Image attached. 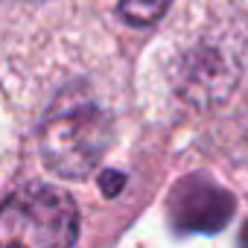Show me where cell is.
<instances>
[{
	"instance_id": "obj_4",
	"label": "cell",
	"mask_w": 248,
	"mask_h": 248,
	"mask_svg": "<svg viewBox=\"0 0 248 248\" xmlns=\"http://www.w3.org/2000/svg\"><path fill=\"white\" fill-rule=\"evenodd\" d=\"M172 0H120V15L135 27H149L155 24Z\"/></svg>"
},
{
	"instance_id": "obj_1",
	"label": "cell",
	"mask_w": 248,
	"mask_h": 248,
	"mask_svg": "<svg viewBox=\"0 0 248 248\" xmlns=\"http://www.w3.org/2000/svg\"><path fill=\"white\" fill-rule=\"evenodd\" d=\"M114 135L111 114L88 93L67 91L47 111L38 146L44 164L62 178L88 175L105 155Z\"/></svg>"
},
{
	"instance_id": "obj_3",
	"label": "cell",
	"mask_w": 248,
	"mask_h": 248,
	"mask_svg": "<svg viewBox=\"0 0 248 248\" xmlns=\"http://www.w3.org/2000/svg\"><path fill=\"white\" fill-rule=\"evenodd\" d=\"M233 213V196L202 175L178 181L170 193V219L181 233H216Z\"/></svg>"
},
{
	"instance_id": "obj_2",
	"label": "cell",
	"mask_w": 248,
	"mask_h": 248,
	"mask_svg": "<svg viewBox=\"0 0 248 248\" xmlns=\"http://www.w3.org/2000/svg\"><path fill=\"white\" fill-rule=\"evenodd\" d=\"M76 233V204L59 190L27 187L0 204V248H70Z\"/></svg>"
}]
</instances>
